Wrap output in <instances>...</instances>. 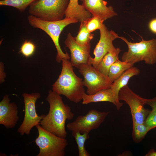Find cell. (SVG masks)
Returning a JSON list of instances; mask_svg holds the SVG:
<instances>
[{
    "mask_svg": "<svg viewBox=\"0 0 156 156\" xmlns=\"http://www.w3.org/2000/svg\"><path fill=\"white\" fill-rule=\"evenodd\" d=\"M46 100L49 105L48 114L41 120L40 124L44 129L60 137L66 138L67 120L72 119L74 116L70 107L64 103L60 95L49 90Z\"/></svg>",
    "mask_w": 156,
    "mask_h": 156,
    "instance_id": "obj_1",
    "label": "cell"
},
{
    "mask_svg": "<svg viewBox=\"0 0 156 156\" xmlns=\"http://www.w3.org/2000/svg\"><path fill=\"white\" fill-rule=\"evenodd\" d=\"M62 62V71L52 86V90L64 96L71 102L78 103L82 100L85 93L82 79L75 74L69 60L64 59Z\"/></svg>",
    "mask_w": 156,
    "mask_h": 156,
    "instance_id": "obj_2",
    "label": "cell"
},
{
    "mask_svg": "<svg viewBox=\"0 0 156 156\" xmlns=\"http://www.w3.org/2000/svg\"><path fill=\"white\" fill-rule=\"evenodd\" d=\"M29 24L33 27L40 29L46 32L51 38L56 48L57 53L56 58L60 63L64 59L69 60L70 57L66 52L64 53L59 44V39L64 29L68 25L78 21L75 19L65 17L62 20L56 21L42 20L31 15L27 17Z\"/></svg>",
    "mask_w": 156,
    "mask_h": 156,
    "instance_id": "obj_3",
    "label": "cell"
},
{
    "mask_svg": "<svg viewBox=\"0 0 156 156\" xmlns=\"http://www.w3.org/2000/svg\"><path fill=\"white\" fill-rule=\"evenodd\" d=\"M118 38L125 42L128 50L125 52L121 57L122 61L133 64L142 61L148 65L156 62V39L146 40L142 38L138 42H129L125 38L118 36Z\"/></svg>",
    "mask_w": 156,
    "mask_h": 156,
    "instance_id": "obj_4",
    "label": "cell"
},
{
    "mask_svg": "<svg viewBox=\"0 0 156 156\" xmlns=\"http://www.w3.org/2000/svg\"><path fill=\"white\" fill-rule=\"evenodd\" d=\"M70 0H37L29 6L28 12L42 20L62 19Z\"/></svg>",
    "mask_w": 156,
    "mask_h": 156,
    "instance_id": "obj_5",
    "label": "cell"
},
{
    "mask_svg": "<svg viewBox=\"0 0 156 156\" xmlns=\"http://www.w3.org/2000/svg\"><path fill=\"white\" fill-rule=\"evenodd\" d=\"M36 127L38 135L35 142L40 149L36 156H64L68 145L67 140L44 129L40 124Z\"/></svg>",
    "mask_w": 156,
    "mask_h": 156,
    "instance_id": "obj_6",
    "label": "cell"
},
{
    "mask_svg": "<svg viewBox=\"0 0 156 156\" xmlns=\"http://www.w3.org/2000/svg\"><path fill=\"white\" fill-rule=\"evenodd\" d=\"M77 68L84 77L83 83L87 88L88 94H93L101 90L110 88L112 83L108 77L91 64H81Z\"/></svg>",
    "mask_w": 156,
    "mask_h": 156,
    "instance_id": "obj_7",
    "label": "cell"
},
{
    "mask_svg": "<svg viewBox=\"0 0 156 156\" xmlns=\"http://www.w3.org/2000/svg\"><path fill=\"white\" fill-rule=\"evenodd\" d=\"M22 96L24 104V116L17 131L21 135H29L32 128L39 124L45 115H38L36 113L35 105L37 100L40 97L39 93H24Z\"/></svg>",
    "mask_w": 156,
    "mask_h": 156,
    "instance_id": "obj_8",
    "label": "cell"
},
{
    "mask_svg": "<svg viewBox=\"0 0 156 156\" xmlns=\"http://www.w3.org/2000/svg\"><path fill=\"white\" fill-rule=\"evenodd\" d=\"M109 113L91 109L86 115L79 116L74 121L67 124V128L72 132L89 133L99 128Z\"/></svg>",
    "mask_w": 156,
    "mask_h": 156,
    "instance_id": "obj_9",
    "label": "cell"
},
{
    "mask_svg": "<svg viewBox=\"0 0 156 156\" xmlns=\"http://www.w3.org/2000/svg\"><path fill=\"white\" fill-rule=\"evenodd\" d=\"M144 99L133 92L127 85L119 92V100L125 101L129 105L133 123H143L150 111L144 108Z\"/></svg>",
    "mask_w": 156,
    "mask_h": 156,
    "instance_id": "obj_10",
    "label": "cell"
},
{
    "mask_svg": "<svg viewBox=\"0 0 156 156\" xmlns=\"http://www.w3.org/2000/svg\"><path fill=\"white\" fill-rule=\"evenodd\" d=\"M100 38L94 50V57L91 59V64L97 68L98 65L105 55L115 47L113 41L118 38V35L114 31L109 30L103 24L99 29Z\"/></svg>",
    "mask_w": 156,
    "mask_h": 156,
    "instance_id": "obj_11",
    "label": "cell"
},
{
    "mask_svg": "<svg viewBox=\"0 0 156 156\" xmlns=\"http://www.w3.org/2000/svg\"><path fill=\"white\" fill-rule=\"evenodd\" d=\"M64 43L69 49L71 56L70 62L73 66L77 68L81 64H91L90 44L86 45L79 44L70 33L68 34Z\"/></svg>",
    "mask_w": 156,
    "mask_h": 156,
    "instance_id": "obj_12",
    "label": "cell"
},
{
    "mask_svg": "<svg viewBox=\"0 0 156 156\" xmlns=\"http://www.w3.org/2000/svg\"><path fill=\"white\" fill-rule=\"evenodd\" d=\"M10 102L8 96L5 95L0 102V124L7 129L14 128L19 119L17 105Z\"/></svg>",
    "mask_w": 156,
    "mask_h": 156,
    "instance_id": "obj_13",
    "label": "cell"
},
{
    "mask_svg": "<svg viewBox=\"0 0 156 156\" xmlns=\"http://www.w3.org/2000/svg\"><path fill=\"white\" fill-rule=\"evenodd\" d=\"M82 5L93 16H97L104 21L117 15L113 8L107 6V3L104 0H81Z\"/></svg>",
    "mask_w": 156,
    "mask_h": 156,
    "instance_id": "obj_14",
    "label": "cell"
},
{
    "mask_svg": "<svg viewBox=\"0 0 156 156\" xmlns=\"http://www.w3.org/2000/svg\"><path fill=\"white\" fill-rule=\"evenodd\" d=\"M140 70L137 67L132 66L127 70L120 77L112 83L110 86L115 100L118 106V110L122 106L119 99V94L120 90L127 85L130 78L133 76L138 75Z\"/></svg>",
    "mask_w": 156,
    "mask_h": 156,
    "instance_id": "obj_15",
    "label": "cell"
},
{
    "mask_svg": "<svg viewBox=\"0 0 156 156\" xmlns=\"http://www.w3.org/2000/svg\"><path fill=\"white\" fill-rule=\"evenodd\" d=\"M82 100L83 104H88L93 102H109L113 103L118 110V105L110 88L101 90L93 94L89 95L85 93L83 95Z\"/></svg>",
    "mask_w": 156,
    "mask_h": 156,
    "instance_id": "obj_16",
    "label": "cell"
},
{
    "mask_svg": "<svg viewBox=\"0 0 156 156\" xmlns=\"http://www.w3.org/2000/svg\"><path fill=\"white\" fill-rule=\"evenodd\" d=\"M91 15L82 5L79 4L78 0H70L65 16L81 23L91 18Z\"/></svg>",
    "mask_w": 156,
    "mask_h": 156,
    "instance_id": "obj_17",
    "label": "cell"
},
{
    "mask_svg": "<svg viewBox=\"0 0 156 156\" xmlns=\"http://www.w3.org/2000/svg\"><path fill=\"white\" fill-rule=\"evenodd\" d=\"M121 51L118 47L109 51L103 57L99 63L97 69L101 73L107 76L111 66L118 60V55Z\"/></svg>",
    "mask_w": 156,
    "mask_h": 156,
    "instance_id": "obj_18",
    "label": "cell"
},
{
    "mask_svg": "<svg viewBox=\"0 0 156 156\" xmlns=\"http://www.w3.org/2000/svg\"><path fill=\"white\" fill-rule=\"evenodd\" d=\"M134 64L121 61L119 59L110 67L107 77L113 83L120 77L127 70L133 66Z\"/></svg>",
    "mask_w": 156,
    "mask_h": 156,
    "instance_id": "obj_19",
    "label": "cell"
},
{
    "mask_svg": "<svg viewBox=\"0 0 156 156\" xmlns=\"http://www.w3.org/2000/svg\"><path fill=\"white\" fill-rule=\"evenodd\" d=\"M94 34L88 30L84 21L81 22L78 34L75 37L76 42L82 45H86L90 44V41L93 38Z\"/></svg>",
    "mask_w": 156,
    "mask_h": 156,
    "instance_id": "obj_20",
    "label": "cell"
},
{
    "mask_svg": "<svg viewBox=\"0 0 156 156\" xmlns=\"http://www.w3.org/2000/svg\"><path fill=\"white\" fill-rule=\"evenodd\" d=\"M72 135L77 144L79 156H90L85 147V142L90 138L89 133H81L78 132H72Z\"/></svg>",
    "mask_w": 156,
    "mask_h": 156,
    "instance_id": "obj_21",
    "label": "cell"
},
{
    "mask_svg": "<svg viewBox=\"0 0 156 156\" xmlns=\"http://www.w3.org/2000/svg\"><path fill=\"white\" fill-rule=\"evenodd\" d=\"M37 0H1L0 5L14 7L21 12L24 11L26 8Z\"/></svg>",
    "mask_w": 156,
    "mask_h": 156,
    "instance_id": "obj_22",
    "label": "cell"
},
{
    "mask_svg": "<svg viewBox=\"0 0 156 156\" xmlns=\"http://www.w3.org/2000/svg\"><path fill=\"white\" fill-rule=\"evenodd\" d=\"M150 130L145 121L141 124L133 123L132 137L134 141L136 142H139Z\"/></svg>",
    "mask_w": 156,
    "mask_h": 156,
    "instance_id": "obj_23",
    "label": "cell"
},
{
    "mask_svg": "<svg viewBox=\"0 0 156 156\" xmlns=\"http://www.w3.org/2000/svg\"><path fill=\"white\" fill-rule=\"evenodd\" d=\"M88 30L92 33L97 29H99L104 21L97 16H92L84 21Z\"/></svg>",
    "mask_w": 156,
    "mask_h": 156,
    "instance_id": "obj_24",
    "label": "cell"
},
{
    "mask_svg": "<svg viewBox=\"0 0 156 156\" xmlns=\"http://www.w3.org/2000/svg\"><path fill=\"white\" fill-rule=\"evenodd\" d=\"M36 47L31 40H25L21 45L20 52L26 57L32 55L35 50Z\"/></svg>",
    "mask_w": 156,
    "mask_h": 156,
    "instance_id": "obj_25",
    "label": "cell"
},
{
    "mask_svg": "<svg viewBox=\"0 0 156 156\" xmlns=\"http://www.w3.org/2000/svg\"><path fill=\"white\" fill-rule=\"evenodd\" d=\"M145 122L151 130L156 127V112L152 109L150 111Z\"/></svg>",
    "mask_w": 156,
    "mask_h": 156,
    "instance_id": "obj_26",
    "label": "cell"
},
{
    "mask_svg": "<svg viewBox=\"0 0 156 156\" xmlns=\"http://www.w3.org/2000/svg\"><path fill=\"white\" fill-rule=\"evenodd\" d=\"M145 105L150 106L152 110L156 112V96L152 99H144Z\"/></svg>",
    "mask_w": 156,
    "mask_h": 156,
    "instance_id": "obj_27",
    "label": "cell"
},
{
    "mask_svg": "<svg viewBox=\"0 0 156 156\" xmlns=\"http://www.w3.org/2000/svg\"><path fill=\"white\" fill-rule=\"evenodd\" d=\"M148 27L151 32L156 34V18L153 19L150 21Z\"/></svg>",
    "mask_w": 156,
    "mask_h": 156,
    "instance_id": "obj_28",
    "label": "cell"
},
{
    "mask_svg": "<svg viewBox=\"0 0 156 156\" xmlns=\"http://www.w3.org/2000/svg\"><path fill=\"white\" fill-rule=\"evenodd\" d=\"M145 156H156V151L153 149H151Z\"/></svg>",
    "mask_w": 156,
    "mask_h": 156,
    "instance_id": "obj_29",
    "label": "cell"
}]
</instances>
